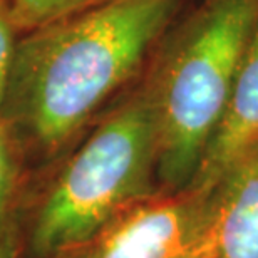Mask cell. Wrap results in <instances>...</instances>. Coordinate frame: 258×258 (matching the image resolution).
I'll list each match as a JSON object with an SVG mask.
<instances>
[{
	"instance_id": "1",
	"label": "cell",
	"mask_w": 258,
	"mask_h": 258,
	"mask_svg": "<svg viewBox=\"0 0 258 258\" xmlns=\"http://www.w3.org/2000/svg\"><path fill=\"white\" fill-rule=\"evenodd\" d=\"M183 2L102 0L27 32L4 104L39 148L57 153L151 62Z\"/></svg>"
},
{
	"instance_id": "2",
	"label": "cell",
	"mask_w": 258,
	"mask_h": 258,
	"mask_svg": "<svg viewBox=\"0 0 258 258\" xmlns=\"http://www.w3.org/2000/svg\"><path fill=\"white\" fill-rule=\"evenodd\" d=\"M258 0H201L163 37L144 81L158 116L161 189L189 186L225 114Z\"/></svg>"
},
{
	"instance_id": "3",
	"label": "cell",
	"mask_w": 258,
	"mask_h": 258,
	"mask_svg": "<svg viewBox=\"0 0 258 258\" xmlns=\"http://www.w3.org/2000/svg\"><path fill=\"white\" fill-rule=\"evenodd\" d=\"M158 148V116L143 79L102 117L50 184L34 221L35 255L60 258L159 191Z\"/></svg>"
},
{
	"instance_id": "4",
	"label": "cell",
	"mask_w": 258,
	"mask_h": 258,
	"mask_svg": "<svg viewBox=\"0 0 258 258\" xmlns=\"http://www.w3.org/2000/svg\"><path fill=\"white\" fill-rule=\"evenodd\" d=\"M213 188L159 189L60 258H206Z\"/></svg>"
},
{
	"instance_id": "5",
	"label": "cell",
	"mask_w": 258,
	"mask_h": 258,
	"mask_svg": "<svg viewBox=\"0 0 258 258\" xmlns=\"http://www.w3.org/2000/svg\"><path fill=\"white\" fill-rule=\"evenodd\" d=\"M206 258H258V143L213 186Z\"/></svg>"
},
{
	"instance_id": "6",
	"label": "cell",
	"mask_w": 258,
	"mask_h": 258,
	"mask_svg": "<svg viewBox=\"0 0 258 258\" xmlns=\"http://www.w3.org/2000/svg\"><path fill=\"white\" fill-rule=\"evenodd\" d=\"M258 143V24L240 64L225 114L189 186L211 189L241 154Z\"/></svg>"
},
{
	"instance_id": "7",
	"label": "cell",
	"mask_w": 258,
	"mask_h": 258,
	"mask_svg": "<svg viewBox=\"0 0 258 258\" xmlns=\"http://www.w3.org/2000/svg\"><path fill=\"white\" fill-rule=\"evenodd\" d=\"M99 2L102 0H9V7L17 32H32Z\"/></svg>"
},
{
	"instance_id": "8",
	"label": "cell",
	"mask_w": 258,
	"mask_h": 258,
	"mask_svg": "<svg viewBox=\"0 0 258 258\" xmlns=\"http://www.w3.org/2000/svg\"><path fill=\"white\" fill-rule=\"evenodd\" d=\"M15 161L10 136L0 116V258L14 256Z\"/></svg>"
},
{
	"instance_id": "9",
	"label": "cell",
	"mask_w": 258,
	"mask_h": 258,
	"mask_svg": "<svg viewBox=\"0 0 258 258\" xmlns=\"http://www.w3.org/2000/svg\"><path fill=\"white\" fill-rule=\"evenodd\" d=\"M15 32L17 29H15L12 15H10L9 0H0V109H2L5 94H7L15 47H17Z\"/></svg>"
}]
</instances>
